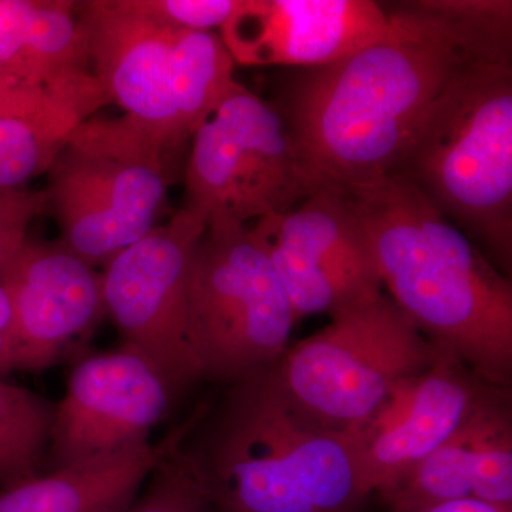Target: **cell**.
Here are the masks:
<instances>
[{"label":"cell","mask_w":512,"mask_h":512,"mask_svg":"<svg viewBox=\"0 0 512 512\" xmlns=\"http://www.w3.org/2000/svg\"><path fill=\"white\" fill-rule=\"evenodd\" d=\"M402 35L293 82L281 103L308 195L396 173L431 104L468 63L511 59L512 3L406 2Z\"/></svg>","instance_id":"6da1fadb"},{"label":"cell","mask_w":512,"mask_h":512,"mask_svg":"<svg viewBox=\"0 0 512 512\" xmlns=\"http://www.w3.org/2000/svg\"><path fill=\"white\" fill-rule=\"evenodd\" d=\"M343 188L394 305L437 348L510 390L511 279L399 175Z\"/></svg>","instance_id":"7a4b0ae2"},{"label":"cell","mask_w":512,"mask_h":512,"mask_svg":"<svg viewBox=\"0 0 512 512\" xmlns=\"http://www.w3.org/2000/svg\"><path fill=\"white\" fill-rule=\"evenodd\" d=\"M187 448L214 512H363L372 497L356 434L305 412L275 365L231 384Z\"/></svg>","instance_id":"3957f363"},{"label":"cell","mask_w":512,"mask_h":512,"mask_svg":"<svg viewBox=\"0 0 512 512\" xmlns=\"http://www.w3.org/2000/svg\"><path fill=\"white\" fill-rule=\"evenodd\" d=\"M394 175L483 245L507 275L512 264L511 59L476 60L458 70L431 104Z\"/></svg>","instance_id":"277c9868"},{"label":"cell","mask_w":512,"mask_h":512,"mask_svg":"<svg viewBox=\"0 0 512 512\" xmlns=\"http://www.w3.org/2000/svg\"><path fill=\"white\" fill-rule=\"evenodd\" d=\"M130 117L83 120L47 171V208L60 244L93 268L146 237L173 184L181 153Z\"/></svg>","instance_id":"5b68a950"},{"label":"cell","mask_w":512,"mask_h":512,"mask_svg":"<svg viewBox=\"0 0 512 512\" xmlns=\"http://www.w3.org/2000/svg\"><path fill=\"white\" fill-rule=\"evenodd\" d=\"M97 82L124 116L173 140L195 130L237 84L234 60L214 32L147 15L136 0L76 2Z\"/></svg>","instance_id":"8992f818"},{"label":"cell","mask_w":512,"mask_h":512,"mask_svg":"<svg viewBox=\"0 0 512 512\" xmlns=\"http://www.w3.org/2000/svg\"><path fill=\"white\" fill-rule=\"evenodd\" d=\"M447 356L379 291L333 312L325 328L289 346L275 367L305 412L355 434L400 384Z\"/></svg>","instance_id":"52a82bcc"},{"label":"cell","mask_w":512,"mask_h":512,"mask_svg":"<svg viewBox=\"0 0 512 512\" xmlns=\"http://www.w3.org/2000/svg\"><path fill=\"white\" fill-rule=\"evenodd\" d=\"M298 322L254 228L212 224L192 256L188 343L201 380L228 386L275 365Z\"/></svg>","instance_id":"ba28073f"},{"label":"cell","mask_w":512,"mask_h":512,"mask_svg":"<svg viewBox=\"0 0 512 512\" xmlns=\"http://www.w3.org/2000/svg\"><path fill=\"white\" fill-rule=\"evenodd\" d=\"M184 177V208L207 227L248 225L308 197L284 114L241 83L195 130Z\"/></svg>","instance_id":"9c48e42d"},{"label":"cell","mask_w":512,"mask_h":512,"mask_svg":"<svg viewBox=\"0 0 512 512\" xmlns=\"http://www.w3.org/2000/svg\"><path fill=\"white\" fill-rule=\"evenodd\" d=\"M207 225L180 210L104 266V309L124 343L143 353L175 397L202 382L187 336L192 256Z\"/></svg>","instance_id":"30bf717a"},{"label":"cell","mask_w":512,"mask_h":512,"mask_svg":"<svg viewBox=\"0 0 512 512\" xmlns=\"http://www.w3.org/2000/svg\"><path fill=\"white\" fill-rule=\"evenodd\" d=\"M296 318L338 311L383 291L365 228L343 187L319 188L301 205L256 221Z\"/></svg>","instance_id":"8fae6325"},{"label":"cell","mask_w":512,"mask_h":512,"mask_svg":"<svg viewBox=\"0 0 512 512\" xmlns=\"http://www.w3.org/2000/svg\"><path fill=\"white\" fill-rule=\"evenodd\" d=\"M177 399L151 360L124 343L74 365L56 403L49 470L147 443Z\"/></svg>","instance_id":"7c38bea8"},{"label":"cell","mask_w":512,"mask_h":512,"mask_svg":"<svg viewBox=\"0 0 512 512\" xmlns=\"http://www.w3.org/2000/svg\"><path fill=\"white\" fill-rule=\"evenodd\" d=\"M406 3L372 0H239L221 28L234 62L248 66H328L402 35Z\"/></svg>","instance_id":"4fadbf2b"},{"label":"cell","mask_w":512,"mask_h":512,"mask_svg":"<svg viewBox=\"0 0 512 512\" xmlns=\"http://www.w3.org/2000/svg\"><path fill=\"white\" fill-rule=\"evenodd\" d=\"M0 286L12 309L13 367L20 372L55 365L106 313L100 272L60 242L26 239L0 269Z\"/></svg>","instance_id":"5bb4252c"},{"label":"cell","mask_w":512,"mask_h":512,"mask_svg":"<svg viewBox=\"0 0 512 512\" xmlns=\"http://www.w3.org/2000/svg\"><path fill=\"white\" fill-rule=\"evenodd\" d=\"M500 390L451 356L400 384L355 433L370 493L389 494Z\"/></svg>","instance_id":"9a60e30c"},{"label":"cell","mask_w":512,"mask_h":512,"mask_svg":"<svg viewBox=\"0 0 512 512\" xmlns=\"http://www.w3.org/2000/svg\"><path fill=\"white\" fill-rule=\"evenodd\" d=\"M468 498L512 508L510 390L495 393L380 500L387 512H414Z\"/></svg>","instance_id":"2e32d148"},{"label":"cell","mask_w":512,"mask_h":512,"mask_svg":"<svg viewBox=\"0 0 512 512\" xmlns=\"http://www.w3.org/2000/svg\"><path fill=\"white\" fill-rule=\"evenodd\" d=\"M0 72L20 82L106 106L76 2L0 0Z\"/></svg>","instance_id":"e0dca14e"},{"label":"cell","mask_w":512,"mask_h":512,"mask_svg":"<svg viewBox=\"0 0 512 512\" xmlns=\"http://www.w3.org/2000/svg\"><path fill=\"white\" fill-rule=\"evenodd\" d=\"M204 409L175 427L158 443L80 461L0 487V512H121L133 503L141 485L161 458L180 446Z\"/></svg>","instance_id":"ac0fdd59"},{"label":"cell","mask_w":512,"mask_h":512,"mask_svg":"<svg viewBox=\"0 0 512 512\" xmlns=\"http://www.w3.org/2000/svg\"><path fill=\"white\" fill-rule=\"evenodd\" d=\"M94 116L59 106L30 116L0 117V188H26L47 174L74 128Z\"/></svg>","instance_id":"d6986e66"},{"label":"cell","mask_w":512,"mask_h":512,"mask_svg":"<svg viewBox=\"0 0 512 512\" xmlns=\"http://www.w3.org/2000/svg\"><path fill=\"white\" fill-rule=\"evenodd\" d=\"M56 403L0 379V487L42 474Z\"/></svg>","instance_id":"ffe728a7"},{"label":"cell","mask_w":512,"mask_h":512,"mask_svg":"<svg viewBox=\"0 0 512 512\" xmlns=\"http://www.w3.org/2000/svg\"><path fill=\"white\" fill-rule=\"evenodd\" d=\"M148 478L146 491L121 512H214L207 481L184 441L161 458Z\"/></svg>","instance_id":"44dd1931"},{"label":"cell","mask_w":512,"mask_h":512,"mask_svg":"<svg viewBox=\"0 0 512 512\" xmlns=\"http://www.w3.org/2000/svg\"><path fill=\"white\" fill-rule=\"evenodd\" d=\"M138 8L177 28L211 32L234 15L239 0H136Z\"/></svg>","instance_id":"7402d4cb"},{"label":"cell","mask_w":512,"mask_h":512,"mask_svg":"<svg viewBox=\"0 0 512 512\" xmlns=\"http://www.w3.org/2000/svg\"><path fill=\"white\" fill-rule=\"evenodd\" d=\"M59 106L82 107L93 114L101 109L100 104L93 101L32 86L0 72V117L30 116Z\"/></svg>","instance_id":"603a6c76"},{"label":"cell","mask_w":512,"mask_h":512,"mask_svg":"<svg viewBox=\"0 0 512 512\" xmlns=\"http://www.w3.org/2000/svg\"><path fill=\"white\" fill-rule=\"evenodd\" d=\"M414 512H512V508L498 507V505L468 498V500L431 505V507L421 508Z\"/></svg>","instance_id":"cb8c5ba5"},{"label":"cell","mask_w":512,"mask_h":512,"mask_svg":"<svg viewBox=\"0 0 512 512\" xmlns=\"http://www.w3.org/2000/svg\"><path fill=\"white\" fill-rule=\"evenodd\" d=\"M29 188H0V214L10 210L25 200L29 194Z\"/></svg>","instance_id":"d4e9b609"},{"label":"cell","mask_w":512,"mask_h":512,"mask_svg":"<svg viewBox=\"0 0 512 512\" xmlns=\"http://www.w3.org/2000/svg\"><path fill=\"white\" fill-rule=\"evenodd\" d=\"M10 330H12V309H10L8 296L0 286V332L8 333L10 336Z\"/></svg>","instance_id":"484cf974"}]
</instances>
